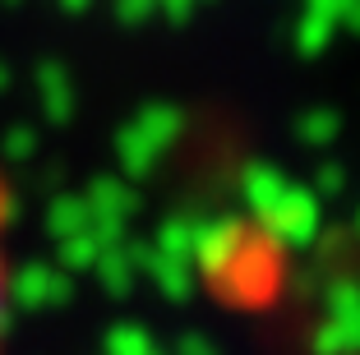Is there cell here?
<instances>
[{
    "mask_svg": "<svg viewBox=\"0 0 360 355\" xmlns=\"http://www.w3.org/2000/svg\"><path fill=\"white\" fill-rule=\"evenodd\" d=\"M5 212L10 203H5V180H0V235H5ZM5 282H10V272H5V245H0V323H5Z\"/></svg>",
    "mask_w": 360,
    "mask_h": 355,
    "instance_id": "1",
    "label": "cell"
}]
</instances>
